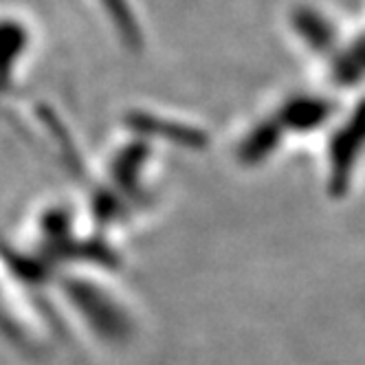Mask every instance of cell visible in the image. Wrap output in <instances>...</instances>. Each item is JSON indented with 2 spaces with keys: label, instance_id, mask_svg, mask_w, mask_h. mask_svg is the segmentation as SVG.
<instances>
[{
  "label": "cell",
  "instance_id": "obj_1",
  "mask_svg": "<svg viewBox=\"0 0 365 365\" xmlns=\"http://www.w3.org/2000/svg\"><path fill=\"white\" fill-rule=\"evenodd\" d=\"M36 46V34L20 14H0V103L24 75Z\"/></svg>",
  "mask_w": 365,
  "mask_h": 365
}]
</instances>
